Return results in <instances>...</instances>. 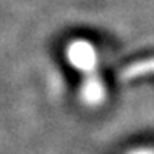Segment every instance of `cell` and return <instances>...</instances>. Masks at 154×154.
Wrapping results in <instances>:
<instances>
[{"mask_svg": "<svg viewBox=\"0 0 154 154\" xmlns=\"http://www.w3.org/2000/svg\"><path fill=\"white\" fill-rule=\"evenodd\" d=\"M66 57L77 71L85 74L82 82V99L87 106H99L106 99V88L97 72L94 46L87 39H74L66 49Z\"/></svg>", "mask_w": 154, "mask_h": 154, "instance_id": "1", "label": "cell"}, {"mask_svg": "<svg viewBox=\"0 0 154 154\" xmlns=\"http://www.w3.org/2000/svg\"><path fill=\"white\" fill-rule=\"evenodd\" d=\"M146 74H154V57L131 63L129 66H126L120 72V79L126 82V80H134L138 79V77H143Z\"/></svg>", "mask_w": 154, "mask_h": 154, "instance_id": "2", "label": "cell"}, {"mask_svg": "<svg viewBox=\"0 0 154 154\" xmlns=\"http://www.w3.org/2000/svg\"><path fill=\"white\" fill-rule=\"evenodd\" d=\"M131 154H154L152 149H137L134 152H131Z\"/></svg>", "mask_w": 154, "mask_h": 154, "instance_id": "3", "label": "cell"}]
</instances>
